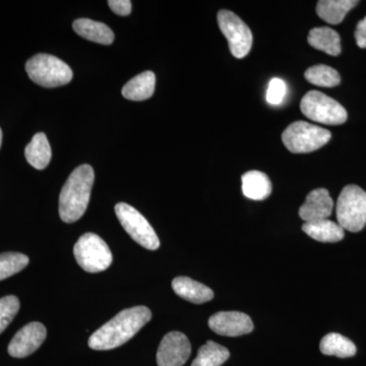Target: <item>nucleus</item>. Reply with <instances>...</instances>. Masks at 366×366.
Returning a JSON list of instances; mask_svg holds the SVG:
<instances>
[{
	"instance_id": "nucleus-1",
	"label": "nucleus",
	"mask_w": 366,
	"mask_h": 366,
	"mask_svg": "<svg viewBox=\"0 0 366 366\" xmlns=\"http://www.w3.org/2000/svg\"><path fill=\"white\" fill-rule=\"evenodd\" d=\"M152 319V312L146 307H134L122 310L89 339L93 350H112L131 340Z\"/></svg>"
},
{
	"instance_id": "nucleus-2",
	"label": "nucleus",
	"mask_w": 366,
	"mask_h": 366,
	"mask_svg": "<svg viewBox=\"0 0 366 366\" xmlns=\"http://www.w3.org/2000/svg\"><path fill=\"white\" fill-rule=\"evenodd\" d=\"M95 173L90 165H81L72 171L59 197V216L66 223H74L85 214L90 202Z\"/></svg>"
},
{
	"instance_id": "nucleus-3",
	"label": "nucleus",
	"mask_w": 366,
	"mask_h": 366,
	"mask_svg": "<svg viewBox=\"0 0 366 366\" xmlns=\"http://www.w3.org/2000/svg\"><path fill=\"white\" fill-rule=\"evenodd\" d=\"M29 78L45 88L64 86L72 79V71L66 62L50 54H37L26 64Z\"/></svg>"
},
{
	"instance_id": "nucleus-4",
	"label": "nucleus",
	"mask_w": 366,
	"mask_h": 366,
	"mask_svg": "<svg viewBox=\"0 0 366 366\" xmlns=\"http://www.w3.org/2000/svg\"><path fill=\"white\" fill-rule=\"evenodd\" d=\"M338 224L344 230L360 232L366 224V192L357 185L342 189L336 206Z\"/></svg>"
},
{
	"instance_id": "nucleus-5",
	"label": "nucleus",
	"mask_w": 366,
	"mask_h": 366,
	"mask_svg": "<svg viewBox=\"0 0 366 366\" xmlns=\"http://www.w3.org/2000/svg\"><path fill=\"white\" fill-rule=\"evenodd\" d=\"M331 132L305 122H295L282 134L284 146L291 153L305 154L319 150L331 139Z\"/></svg>"
},
{
	"instance_id": "nucleus-6",
	"label": "nucleus",
	"mask_w": 366,
	"mask_h": 366,
	"mask_svg": "<svg viewBox=\"0 0 366 366\" xmlns=\"http://www.w3.org/2000/svg\"><path fill=\"white\" fill-rule=\"evenodd\" d=\"M79 266L88 273H100L112 266L113 257L107 243L95 233H86L74 244Z\"/></svg>"
},
{
	"instance_id": "nucleus-7",
	"label": "nucleus",
	"mask_w": 366,
	"mask_h": 366,
	"mask_svg": "<svg viewBox=\"0 0 366 366\" xmlns=\"http://www.w3.org/2000/svg\"><path fill=\"white\" fill-rule=\"evenodd\" d=\"M300 109L310 119L327 125L345 124L348 117L345 108L340 103L317 91L307 92L303 96Z\"/></svg>"
},
{
	"instance_id": "nucleus-8",
	"label": "nucleus",
	"mask_w": 366,
	"mask_h": 366,
	"mask_svg": "<svg viewBox=\"0 0 366 366\" xmlns=\"http://www.w3.org/2000/svg\"><path fill=\"white\" fill-rule=\"evenodd\" d=\"M115 213L127 234L139 245L149 250L160 247V240L155 230L146 218L129 204L119 203L115 206Z\"/></svg>"
},
{
	"instance_id": "nucleus-9",
	"label": "nucleus",
	"mask_w": 366,
	"mask_h": 366,
	"mask_svg": "<svg viewBox=\"0 0 366 366\" xmlns=\"http://www.w3.org/2000/svg\"><path fill=\"white\" fill-rule=\"evenodd\" d=\"M219 28L228 41L229 48L236 59H242L252 49V33L249 26L230 11H220L217 16Z\"/></svg>"
},
{
	"instance_id": "nucleus-10",
	"label": "nucleus",
	"mask_w": 366,
	"mask_h": 366,
	"mask_svg": "<svg viewBox=\"0 0 366 366\" xmlns=\"http://www.w3.org/2000/svg\"><path fill=\"white\" fill-rule=\"evenodd\" d=\"M192 346L184 334L170 332L161 341L157 352L158 366H182L189 360Z\"/></svg>"
},
{
	"instance_id": "nucleus-11",
	"label": "nucleus",
	"mask_w": 366,
	"mask_h": 366,
	"mask_svg": "<svg viewBox=\"0 0 366 366\" xmlns=\"http://www.w3.org/2000/svg\"><path fill=\"white\" fill-rule=\"evenodd\" d=\"M47 336L44 325L33 322L21 327L9 345V355L24 358L40 348Z\"/></svg>"
},
{
	"instance_id": "nucleus-12",
	"label": "nucleus",
	"mask_w": 366,
	"mask_h": 366,
	"mask_svg": "<svg viewBox=\"0 0 366 366\" xmlns=\"http://www.w3.org/2000/svg\"><path fill=\"white\" fill-rule=\"evenodd\" d=\"M209 327L220 336L239 337L252 333L254 322L243 312H220L209 317Z\"/></svg>"
},
{
	"instance_id": "nucleus-13",
	"label": "nucleus",
	"mask_w": 366,
	"mask_h": 366,
	"mask_svg": "<svg viewBox=\"0 0 366 366\" xmlns=\"http://www.w3.org/2000/svg\"><path fill=\"white\" fill-rule=\"evenodd\" d=\"M334 202L326 189L312 190L307 194L305 204L300 207V218L307 222L325 220L333 212Z\"/></svg>"
},
{
	"instance_id": "nucleus-14",
	"label": "nucleus",
	"mask_w": 366,
	"mask_h": 366,
	"mask_svg": "<svg viewBox=\"0 0 366 366\" xmlns=\"http://www.w3.org/2000/svg\"><path fill=\"white\" fill-rule=\"evenodd\" d=\"M174 292L183 300L202 305L213 300L214 292L208 286L192 280L189 277H177L172 281Z\"/></svg>"
},
{
	"instance_id": "nucleus-15",
	"label": "nucleus",
	"mask_w": 366,
	"mask_h": 366,
	"mask_svg": "<svg viewBox=\"0 0 366 366\" xmlns=\"http://www.w3.org/2000/svg\"><path fill=\"white\" fill-rule=\"evenodd\" d=\"M72 28H74V32L81 37L92 41V42L110 45L114 41V34L112 29L100 21L89 20V19H79L74 21Z\"/></svg>"
},
{
	"instance_id": "nucleus-16",
	"label": "nucleus",
	"mask_w": 366,
	"mask_h": 366,
	"mask_svg": "<svg viewBox=\"0 0 366 366\" xmlns=\"http://www.w3.org/2000/svg\"><path fill=\"white\" fill-rule=\"evenodd\" d=\"M242 192L247 199L264 201L271 196L272 183L268 175L261 171L252 170L242 177Z\"/></svg>"
},
{
	"instance_id": "nucleus-17",
	"label": "nucleus",
	"mask_w": 366,
	"mask_h": 366,
	"mask_svg": "<svg viewBox=\"0 0 366 366\" xmlns=\"http://www.w3.org/2000/svg\"><path fill=\"white\" fill-rule=\"evenodd\" d=\"M307 41L315 49L332 56H338L341 53L340 35L329 26L312 29L308 34Z\"/></svg>"
},
{
	"instance_id": "nucleus-18",
	"label": "nucleus",
	"mask_w": 366,
	"mask_h": 366,
	"mask_svg": "<svg viewBox=\"0 0 366 366\" xmlns=\"http://www.w3.org/2000/svg\"><path fill=\"white\" fill-rule=\"evenodd\" d=\"M155 85V74L153 71H144L125 84L122 95L132 101L147 100L153 96Z\"/></svg>"
},
{
	"instance_id": "nucleus-19",
	"label": "nucleus",
	"mask_w": 366,
	"mask_h": 366,
	"mask_svg": "<svg viewBox=\"0 0 366 366\" xmlns=\"http://www.w3.org/2000/svg\"><path fill=\"white\" fill-rule=\"evenodd\" d=\"M25 156L28 163L36 169L43 170L49 165L52 152L45 134L38 132L34 136L26 147Z\"/></svg>"
},
{
	"instance_id": "nucleus-20",
	"label": "nucleus",
	"mask_w": 366,
	"mask_h": 366,
	"mask_svg": "<svg viewBox=\"0 0 366 366\" xmlns=\"http://www.w3.org/2000/svg\"><path fill=\"white\" fill-rule=\"evenodd\" d=\"M302 230L310 237L320 242H338L345 236L344 229L329 219L305 223Z\"/></svg>"
},
{
	"instance_id": "nucleus-21",
	"label": "nucleus",
	"mask_w": 366,
	"mask_h": 366,
	"mask_svg": "<svg viewBox=\"0 0 366 366\" xmlns=\"http://www.w3.org/2000/svg\"><path fill=\"white\" fill-rule=\"evenodd\" d=\"M358 4L357 0H320L317 4V14L327 23L338 25Z\"/></svg>"
},
{
	"instance_id": "nucleus-22",
	"label": "nucleus",
	"mask_w": 366,
	"mask_h": 366,
	"mask_svg": "<svg viewBox=\"0 0 366 366\" xmlns=\"http://www.w3.org/2000/svg\"><path fill=\"white\" fill-rule=\"evenodd\" d=\"M320 352L339 358L352 357L356 354V346L352 341L338 333H330L322 339Z\"/></svg>"
},
{
	"instance_id": "nucleus-23",
	"label": "nucleus",
	"mask_w": 366,
	"mask_h": 366,
	"mask_svg": "<svg viewBox=\"0 0 366 366\" xmlns=\"http://www.w3.org/2000/svg\"><path fill=\"white\" fill-rule=\"evenodd\" d=\"M230 357L228 349L213 341L207 342L197 351L192 366H221Z\"/></svg>"
},
{
	"instance_id": "nucleus-24",
	"label": "nucleus",
	"mask_w": 366,
	"mask_h": 366,
	"mask_svg": "<svg viewBox=\"0 0 366 366\" xmlns=\"http://www.w3.org/2000/svg\"><path fill=\"white\" fill-rule=\"evenodd\" d=\"M308 83L315 86H324V88H333L341 83V76L339 72L333 67L317 64L310 67L305 74Z\"/></svg>"
},
{
	"instance_id": "nucleus-25",
	"label": "nucleus",
	"mask_w": 366,
	"mask_h": 366,
	"mask_svg": "<svg viewBox=\"0 0 366 366\" xmlns=\"http://www.w3.org/2000/svg\"><path fill=\"white\" fill-rule=\"evenodd\" d=\"M29 262V257L20 252H4L0 254V281L25 269Z\"/></svg>"
},
{
	"instance_id": "nucleus-26",
	"label": "nucleus",
	"mask_w": 366,
	"mask_h": 366,
	"mask_svg": "<svg viewBox=\"0 0 366 366\" xmlns=\"http://www.w3.org/2000/svg\"><path fill=\"white\" fill-rule=\"evenodd\" d=\"M20 310V300L14 295L0 300V334L9 326Z\"/></svg>"
},
{
	"instance_id": "nucleus-27",
	"label": "nucleus",
	"mask_w": 366,
	"mask_h": 366,
	"mask_svg": "<svg viewBox=\"0 0 366 366\" xmlns=\"http://www.w3.org/2000/svg\"><path fill=\"white\" fill-rule=\"evenodd\" d=\"M287 94V86L283 79L274 78L269 81L267 101L271 105H280Z\"/></svg>"
},
{
	"instance_id": "nucleus-28",
	"label": "nucleus",
	"mask_w": 366,
	"mask_h": 366,
	"mask_svg": "<svg viewBox=\"0 0 366 366\" xmlns=\"http://www.w3.org/2000/svg\"><path fill=\"white\" fill-rule=\"evenodd\" d=\"M110 9L118 16H129L132 11V1L129 0H109Z\"/></svg>"
},
{
	"instance_id": "nucleus-29",
	"label": "nucleus",
	"mask_w": 366,
	"mask_h": 366,
	"mask_svg": "<svg viewBox=\"0 0 366 366\" xmlns=\"http://www.w3.org/2000/svg\"><path fill=\"white\" fill-rule=\"evenodd\" d=\"M356 43L358 47L365 49L366 48V16L362 20L360 21L356 26L355 34Z\"/></svg>"
},
{
	"instance_id": "nucleus-30",
	"label": "nucleus",
	"mask_w": 366,
	"mask_h": 366,
	"mask_svg": "<svg viewBox=\"0 0 366 366\" xmlns=\"http://www.w3.org/2000/svg\"><path fill=\"white\" fill-rule=\"evenodd\" d=\"M1 143H2V132H1V129H0V148H1Z\"/></svg>"
}]
</instances>
